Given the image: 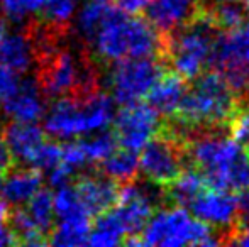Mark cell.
Segmentation results:
<instances>
[{
    "mask_svg": "<svg viewBox=\"0 0 249 247\" xmlns=\"http://www.w3.org/2000/svg\"><path fill=\"white\" fill-rule=\"evenodd\" d=\"M237 229H249V190L237 193Z\"/></svg>",
    "mask_w": 249,
    "mask_h": 247,
    "instance_id": "obj_31",
    "label": "cell"
},
{
    "mask_svg": "<svg viewBox=\"0 0 249 247\" xmlns=\"http://www.w3.org/2000/svg\"><path fill=\"white\" fill-rule=\"evenodd\" d=\"M34 63V51L26 31H7L2 43V65L20 75L26 73Z\"/></svg>",
    "mask_w": 249,
    "mask_h": 247,
    "instance_id": "obj_16",
    "label": "cell"
},
{
    "mask_svg": "<svg viewBox=\"0 0 249 247\" xmlns=\"http://www.w3.org/2000/svg\"><path fill=\"white\" fill-rule=\"evenodd\" d=\"M110 5V0H85L78 12V17H76V29L83 41L92 44Z\"/></svg>",
    "mask_w": 249,
    "mask_h": 247,
    "instance_id": "obj_21",
    "label": "cell"
},
{
    "mask_svg": "<svg viewBox=\"0 0 249 247\" xmlns=\"http://www.w3.org/2000/svg\"><path fill=\"white\" fill-rule=\"evenodd\" d=\"M9 214H10V208L7 207V201L0 200V225L9 222Z\"/></svg>",
    "mask_w": 249,
    "mask_h": 247,
    "instance_id": "obj_35",
    "label": "cell"
},
{
    "mask_svg": "<svg viewBox=\"0 0 249 247\" xmlns=\"http://www.w3.org/2000/svg\"><path fill=\"white\" fill-rule=\"evenodd\" d=\"M237 103L239 100L226 78L215 69H207L190 80L180 109L168 120L185 141L195 129L227 125Z\"/></svg>",
    "mask_w": 249,
    "mask_h": 247,
    "instance_id": "obj_1",
    "label": "cell"
},
{
    "mask_svg": "<svg viewBox=\"0 0 249 247\" xmlns=\"http://www.w3.org/2000/svg\"><path fill=\"white\" fill-rule=\"evenodd\" d=\"M241 2H244V3H248V5H249V0H241Z\"/></svg>",
    "mask_w": 249,
    "mask_h": 247,
    "instance_id": "obj_38",
    "label": "cell"
},
{
    "mask_svg": "<svg viewBox=\"0 0 249 247\" xmlns=\"http://www.w3.org/2000/svg\"><path fill=\"white\" fill-rule=\"evenodd\" d=\"M83 151H85V156L89 159V163H93V165H99L102 159H105L108 154L117 149L119 141L117 135H115L114 129L112 131H104L99 132V134L92 135V137H87L80 141Z\"/></svg>",
    "mask_w": 249,
    "mask_h": 247,
    "instance_id": "obj_24",
    "label": "cell"
},
{
    "mask_svg": "<svg viewBox=\"0 0 249 247\" xmlns=\"http://www.w3.org/2000/svg\"><path fill=\"white\" fill-rule=\"evenodd\" d=\"M203 10L205 9L200 0H153L146 7L144 17L161 36H166L192 22Z\"/></svg>",
    "mask_w": 249,
    "mask_h": 247,
    "instance_id": "obj_11",
    "label": "cell"
},
{
    "mask_svg": "<svg viewBox=\"0 0 249 247\" xmlns=\"http://www.w3.org/2000/svg\"><path fill=\"white\" fill-rule=\"evenodd\" d=\"M97 168L108 178L115 180L121 185L134 181L138 178L139 171V154L138 151L129 148L115 149L112 154H108L105 159H102Z\"/></svg>",
    "mask_w": 249,
    "mask_h": 247,
    "instance_id": "obj_17",
    "label": "cell"
},
{
    "mask_svg": "<svg viewBox=\"0 0 249 247\" xmlns=\"http://www.w3.org/2000/svg\"><path fill=\"white\" fill-rule=\"evenodd\" d=\"M229 132L234 137V141L243 148H249V99L241 100L237 103L236 112L232 114L229 124Z\"/></svg>",
    "mask_w": 249,
    "mask_h": 247,
    "instance_id": "obj_27",
    "label": "cell"
},
{
    "mask_svg": "<svg viewBox=\"0 0 249 247\" xmlns=\"http://www.w3.org/2000/svg\"><path fill=\"white\" fill-rule=\"evenodd\" d=\"M78 0H44L43 10L39 17L51 24L58 26H70L73 14H75Z\"/></svg>",
    "mask_w": 249,
    "mask_h": 247,
    "instance_id": "obj_26",
    "label": "cell"
},
{
    "mask_svg": "<svg viewBox=\"0 0 249 247\" xmlns=\"http://www.w3.org/2000/svg\"><path fill=\"white\" fill-rule=\"evenodd\" d=\"M16 159H14L12 152L9 149L5 137H3V131H0V173L7 175L16 168Z\"/></svg>",
    "mask_w": 249,
    "mask_h": 247,
    "instance_id": "obj_30",
    "label": "cell"
},
{
    "mask_svg": "<svg viewBox=\"0 0 249 247\" xmlns=\"http://www.w3.org/2000/svg\"><path fill=\"white\" fill-rule=\"evenodd\" d=\"M188 80L178 75L173 69H168L160 82L153 86V90L146 97V102L164 119H170L180 109V103L185 97L188 86Z\"/></svg>",
    "mask_w": 249,
    "mask_h": 247,
    "instance_id": "obj_14",
    "label": "cell"
},
{
    "mask_svg": "<svg viewBox=\"0 0 249 247\" xmlns=\"http://www.w3.org/2000/svg\"><path fill=\"white\" fill-rule=\"evenodd\" d=\"M44 0H0V10L7 20L26 26L34 17H39Z\"/></svg>",
    "mask_w": 249,
    "mask_h": 247,
    "instance_id": "obj_25",
    "label": "cell"
},
{
    "mask_svg": "<svg viewBox=\"0 0 249 247\" xmlns=\"http://www.w3.org/2000/svg\"><path fill=\"white\" fill-rule=\"evenodd\" d=\"M205 186L207 185H205V181H203L202 175H200L198 171H195V169L188 168V169H185L175 181L163 186L164 200H166V203L183 207L188 210L192 201L198 197V193Z\"/></svg>",
    "mask_w": 249,
    "mask_h": 247,
    "instance_id": "obj_18",
    "label": "cell"
},
{
    "mask_svg": "<svg viewBox=\"0 0 249 247\" xmlns=\"http://www.w3.org/2000/svg\"><path fill=\"white\" fill-rule=\"evenodd\" d=\"M163 117L148 102L124 105L114 117V132L119 146L139 151L161 129Z\"/></svg>",
    "mask_w": 249,
    "mask_h": 247,
    "instance_id": "obj_8",
    "label": "cell"
},
{
    "mask_svg": "<svg viewBox=\"0 0 249 247\" xmlns=\"http://www.w3.org/2000/svg\"><path fill=\"white\" fill-rule=\"evenodd\" d=\"M220 235L207 222L200 220L187 208L168 205L160 207L141 234V246H219Z\"/></svg>",
    "mask_w": 249,
    "mask_h": 247,
    "instance_id": "obj_4",
    "label": "cell"
},
{
    "mask_svg": "<svg viewBox=\"0 0 249 247\" xmlns=\"http://www.w3.org/2000/svg\"><path fill=\"white\" fill-rule=\"evenodd\" d=\"M219 33V26L203 10L192 22L163 36L161 58L166 61L168 68L190 82L209 68Z\"/></svg>",
    "mask_w": 249,
    "mask_h": 247,
    "instance_id": "obj_3",
    "label": "cell"
},
{
    "mask_svg": "<svg viewBox=\"0 0 249 247\" xmlns=\"http://www.w3.org/2000/svg\"><path fill=\"white\" fill-rule=\"evenodd\" d=\"M44 93L36 78L20 80L19 88L2 102V110L7 117L19 122H37L44 117Z\"/></svg>",
    "mask_w": 249,
    "mask_h": 247,
    "instance_id": "obj_12",
    "label": "cell"
},
{
    "mask_svg": "<svg viewBox=\"0 0 249 247\" xmlns=\"http://www.w3.org/2000/svg\"><path fill=\"white\" fill-rule=\"evenodd\" d=\"M90 231H92V217L82 215V217L63 218L58 225H54L50 244L53 246H85L89 244Z\"/></svg>",
    "mask_w": 249,
    "mask_h": 247,
    "instance_id": "obj_20",
    "label": "cell"
},
{
    "mask_svg": "<svg viewBox=\"0 0 249 247\" xmlns=\"http://www.w3.org/2000/svg\"><path fill=\"white\" fill-rule=\"evenodd\" d=\"M54 198V212L59 220L71 217H82V215H90L87 207L83 205L82 198L78 197V191L73 185L58 186V191L53 195ZM92 217V215H90ZM93 218V217H92Z\"/></svg>",
    "mask_w": 249,
    "mask_h": 247,
    "instance_id": "obj_23",
    "label": "cell"
},
{
    "mask_svg": "<svg viewBox=\"0 0 249 247\" xmlns=\"http://www.w3.org/2000/svg\"><path fill=\"white\" fill-rule=\"evenodd\" d=\"M16 246V237H14L12 231L9 227V222L7 224L0 225V246Z\"/></svg>",
    "mask_w": 249,
    "mask_h": 247,
    "instance_id": "obj_33",
    "label": "cell"
},
{
    "mask_svg": "<svg viewBox=\"0 0 249 247\" xmlns=\"http://www.w3.org/2000/svg\"><path fill=\"white\" fill-rule=\"evenodd\" d=\"M61 144L56 141H44L39 146V149L36 151L34 158L31 159L33 168H37L41 171H51L54 166H58L61 163Z\"/></svg>",
    "mask_w": 249,
    "mask_h": 247,
    "instance_id": "obj_28",
    "label": "cell"
},
{
    "mask_svg": "<svg viewBox=\"0 0 249 247\" xmlns=\"http://www.w3.org/2000/svg\"><path fill=\"white\" fill-rule=\"evenodd\" d=\"M110 2H112V5L119 7V9L127 14H139V12H144L146 7H148L153 0H110Z\"/></svg>",
    "mask_w": 249,
    "mask_h": 247,
    "instance_id": "obj_32",
    "label": "cell"
},
{
    "mask_svg": "<svg viewBox=\"0 0 249 247\" xmlns=\"http://www.w3.org/2000/svg\"><path fill=\"white\" fill-rule=\"evenodd\" d=\"M43 188V171L37 168L16 166L5 175V181L2 186V197L12 207L26 205L37 191Z\"/></svg>",
    "mask_w": 249,
    "mask_h": 247,
    "instance_id": "obj_15",
    "label": "cell"
},
{
    "mask_svg": "<svg viewBox=\"0 0 249 247\" xmlns=\"http://www.w3.org/2000/svg\"><path fill=\"white\" fill-rule=\"evenodd\" d=\"M127 234L115 215L114 208L104 212V214L93 217L92 220V231H90L89 244L90 246H99V247H108V246H119L124 244Z\"/></svg>",
    "mask_w": 249,
    "mask_h": 247,
    "instance_id": "obj_19",
    "label": "cell"
},
{
    "mask_svg": "<svg viewBox=\"0 0 249 247\" xmlns=\"http://www.w3.org/2000/svg\"><path fill=\"white\" fill-rule=\"evenodd\" d=\"M248 156H249V148H248Z\"/></svg>",
    "mask_w": 249,
    "mask_h": 247,
    "instance_id": "obj_39",
    "label": "cell"
},
{
    "mask_svg": "<svg viewBox=\"0 0 249 247\" xmlns=\"http://www.w3.org/2000/svg\"><path fill=\"white\" fill-rule=\"evenodd\" d=\"M231 244L249 246V229H236L231 237Z\"/></svg>",
    "mask_w": 249,
    "mask_h": 247,
    "instance_id": "obj_34",
    "label": "cell"
},
{
    "mask_svg": "<svg viewBox=\"0 0 249 247\" xmlns=\"http://www.w3.org/2000/svg\"><path fill=\"white\" fill-rule=\"evenodd\" d=\"M168 69L161 56L119 60L108 71V92L121 107L141 102Z\"/></svg>",
    "mask_w": 249,
    "mask_h": 247,
    "instance_id": "obj_5",
    "label": "cell"
},
{
    "mask_svg": "<svg viewBox=\"0 0 249 247\" xmlns=\"http://www.w3.org/2000/svg\"><path fill=\"white\" fill-rule=\"evenodd\" d=\"M5 17L0 16V65H2V43H3V36L7 33V22Z\"/></svg>",
    "mask_w": 249,
    "mask_h": 247,
    "instance_id": "obj_36",
    "label": "cell"
},
{
    "mask_svg": "<svg viewBox=\"0 0 249 247\" xmlns=\"http://www.w3.org/2000/svg\"><path fill=\"white\" fill-rule=\"evenodd\" d=\"M73 186L76 188L78 197L82 198L83 205L92 217L114 208L122 191L121 183L104 175L97 166H93L92 171L76 176L73 180Z\"/></svg>",
    "mask_w": 249,
    "mask_h": 247,
    "instance_id": "obj_10",
    "label": "cell"
},
{
    "mask_svg": "<svg viewBox=\"0 0 249 247\" xmlns=\"http://www.w3.org/2000/svg\"><path fill=\"white\" fill-rule=\"evenodd\" d=\"M188 210L212 229H219L224 244H231V237L237 229V193L205 186Z\"/></svg>",
    "mask_w": 249,
    "mask_h": 247,
    "instance_id": "obj_7",
    "label": "cell"
},
{
    "mask_svg": "<svg viewBox=\"0 0 249 247\" xmlns=\"http://www.w3.org/2000/svg\"><path fill=\"white\" fill-rule=\"evenodd\" d=\"M44 131L58 141L90 134L89 117L83 100L71 95L53 100L50 112L44 117Z\"/></svg>",
    "mask_w": 249,
    "mask_h": 247,
    "instance_id": "obj_9",
    "label": "cell"
},
{
    "mask_svg": "<svg viewBox=\"0 0 249 247\" xmlns=\"http://www.w3.org/2000/svg\"><path fill=\"white\" fill-rule=\"evenodd\" d=\"M19 83H20L19 73L0 65V105H2L3 100H7L19 88Z\"/></svg>",
    "mask_w": 249,
    "mask_h": 247,
    "instance_id": "obj_29",
    "label": "cell"
},
{
    "mask_svg": "<svg viewBox=\"0 0 249 247\" xmlns=\"http://www.w3.org/2000/svg\"><path fill=\"white\" fill-rule=\"evenodd\" d=\"M3 180H5V175L0 173V191H2V186H3Z\"/></svg>",
    "mask_w": 249,
    "mask_h": 247,
    "instance_id": "obj_37",
    "label": "cell"
},
{
    "mask_svg": "<svg viewBox=\"0 0 249 247\" xmlns=\"http://www.w3.org/2000/svg\"><path fill=\"white\" fill-rule=\"evenodd\" d=\"M27 212L31 214V217L34 218L36 225L39 227V231L43 234H46L48 237L51 235L53 229H54V198L53 193L48 188H41L33 198L26 203Z\"/></svg>",
    "mask_w": 249,
    "mask_h": 247,
    "instance_id": "obj_22",
    "label": "cell"
},
{
    "mask_svg": "<svg viewBox=\"0 0 249 247\" xmlns=\"http://www.w3.org/2000/svg\"><path fill=\"white\" fill-rule=\"evenodd\" d=\"M90 46L93 56L108 66L124 58L161 56L163 36L146 17L110 5Z\"/></svg>",
    "mask_w": 249,
    "mask_h": 247,
    "instance_id": "obj_2",
    "label": "cell"
},
{
    "mask_svg": "<svg viewBox=\"0 0 249 247\" xmlns=\"http://www.w3.org/2000/svg\"><path fill=\"white\" fill-rule=\"evenodd\" d=\"M188 169L185 144L178 135L161 129L142 146L139 171L153 185L166 186Z\"/></svg>",
    "mask_w": 249,
    "mask_h": 247,
    "instance_id": "obj_6",
    "label": "cell"
},
{
    "mask_svg": "<svg viewBox=\"0 0 249 247\" xmlns=\"http://www.w3.org/2000/svg\"><path fill=\"white\" fill-rule=\"evenodd\" d=\"M2 131L17 166L31 165V159L34 158L39 146L46 141V131L36 125V122L12 120Z\"/></svg>",
    "mask_w": 249,
    "mask_h": 247,
    "instance_id": "obj_13",
    "label": "cell"
}]
</instances>
